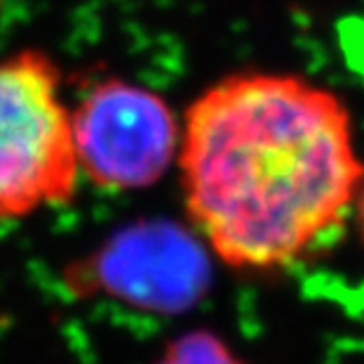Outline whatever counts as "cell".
<instances>
[{
	"label": "cell",
	"mask_w": 364,
	"mask_h": 364,
	"mask_svg": "<svg viewBox=\"0 0 364 364\" xmlns=\"http://www.w3.org/2000/svg\"><path fill=\"white\" fill-rule=\"evenodd\" d=\"M178 171L187 220L232 270H289L353 215L364 161L338 92L298 74L242 71L192 100Z\"/></svg>",
	"instance_id": "1"
},
{
	"label": "cell",
	"mask_w": 364,
	"mask_h": 364,
	"mask_svg": "<svg viewBox=\"0 0 364 364\" xmlns=\"http://www.w3.org/2000/svg\"><path fill=\"white\" fill-rule=\"evenodd\" d=\"M78 159L60 67L43 50L0 60V223L76 196Z\"/></svg>",
	"instance_id": "2"
},
{
	"label": "cell",
	"mask_w": 364,
	"mask_h": 364,
	"mask_svg": "<svg viewBox=\"0 0 364 364\" xmlns=\"http://www.w3.org/2000/svg\"><path fill=\"white\" fill-rule=\"evenodd\" d=\"M81 178L105 192H135L161 180L178 159L180 119L147 85L100 78L71 107Z\"/></svg>",
	"instance_id": "3"
},
{
	"label": "cell",
	"mask_w": 364,
	"mask_h": 364,
	"mask_svg": "<svg viewBox=\"0 0 364 364\" xmlns=\"http://www.w3.org/2000/svg\"><path fill=\"white\" fill-rule=\"evenodd\" d=\"M199 237L168 223H142L112 237L81 267L71 287L97 289L137 310L180 312L208 287Z\"/></svg>",
	"instance_id": "4"
},
{
	"label": "cell",
	"mask_w": 364,
	"mask_h": 364,
	"mask_svg": "<svg viewBox=\"0 0 364 364\" xmlns=\"http://www.w3.org/2000/svg\"><path fill=\"white\" fill-rule=\"evenodd\" d=\"M156 364H246L218 333L189 331L173 338Z\"/></svg>",
	"instance_id": "5"
},
{
	"label": "cell",
	"mask_w": 364,
	"mask_h": 364,
	"mask_svg": "<svg viewBox=\"0 0 364 364\" xmlns=\"http://www.w3.org/2000/svg\"><path fill=\"white\" fill-rule=\"evenodd\" d=\"M353 215H355V223H358L360 239H362V244H364V187H362V192H360V196H358V203H355Z\"/></svg>",
	"instance_id": "6"
},
{
	"label": "cell",
	"mask_w": 364,
	"mask_h": 364,
	"mask_svg": "<svg viewBox=\"0 0 364 364\" xmlns=\"http://www.w3.org/2000/svg\"><path fill=\"white\" fill-rule=\"evenodd\" d=\"M0 7H3V0H0Z\"/></svg>",
	"instance_id": "7"
}]
</instances>
